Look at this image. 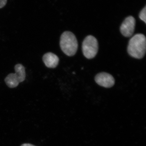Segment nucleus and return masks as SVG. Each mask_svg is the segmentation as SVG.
Segmentation results:
<instances>
[{"instance_id": "f257e3e1", "label": "nucleus", "mask_w": 146, "mask_h": 146, "mask_svg": "<svg viewBox=\"0 0 146 146\" xmlns=\"http://www.w3.org/2000/svg\"><path fill=\"white\" fill-rule=\"evenodd\" d=\"M146 49V37L144 35H135L129 40L127 52L131 57L137 59L143 58L145 54Z\"/></svg>"}, {"instance_id": "f03ea898", "label": "nucleus", "mask_w": 146, "mask_h": 146, "mask_svg": "<svg viewBox=\"0 0 146 146\" xmlns=\"http://www.w3.org/2000/svg\"><path fill=\"white\" fill-rule=\"evenodd\" d=\"M60 48L66 55L73 56L76 54L78 48L76 37L72 33L65 31L60 37Z\"/></svg>"}, {"instance_id": "7ed1b4c3", "label": "nucleus", "mask_w": 146, "mask_h": 146, "mask_svg": "<svg viewBox=\"0 0 146 146\" xmlns=\"http://www.w3.org/2000/svg\"><path fill=\"white\" fill-rule=\"evenodd\" d=\"M16 73L9 74L5 78L6 84L10 88H15L19 83L23 82L26 78L25 69L23 65L18 64L14 67Z\"/></svg>"}, {"instance_id": "20e7f679", "label": "nucleus", "mask_w": 146, "mask_h": 146, "mask_svg": "<svg viewBox=\"0 0 146 146\" xmlns=\"http://www.w3.org/2000/svg\"><path fill=\"white\" fill-rule=\"evenodd\" d=\"M82 50L84 55L88 59L95 57L98 50V43L96 37L92 35L86 36L82 42Z\"/></svg>"}, {"instance_id": "39448f33", "label": "nucleus", "mask_w": 146, "mask_h": 146, "mask_svg": "<svg viewBox=\"0 0 146 146\" xmlns=\"http://www.w3.org/2000/svg\"><path fill=\"white\" fill-rule=\"evenodd\" d=\"M136 21L135 18L129 16L125 18L120 27L121 34L125 37H130L133 35L135 29Z\"/></svg>"}, {"instance_id": "423d86ee", "label": "nucleus", "mask_w": 146, "mask_h": 146, "mask_svg": "<svg viewBox=\"0 0 146 146\" xmlns=\"http://www.w3.org/2000/svg\"><path fill=\"white\" fill-rule=\"evenodd\" d=\"M95 81L100 86L105 88H110L115 83L114 77L110 74L106 72L98 74L95 77Z\"/></svg>"}, {"instance_id": "0eeeda50", "label": "nucleus", "mask_w": 146, "mask_h": 146, "mask_svg": "<svg viewBox=\"0 0 146 146\" xmlns=\"http://www.w3.org/2000/svg\"><path fill=\"white\" fill-rule=\"evenodd\" d=\"M42 60L45 65L48 68H54L59 63V58L54 54L48 52L44 55Z\"/></svg>"}, {"instance_id": "6e6552de", "label": "nucleus", "mask_w": 146, "mask_h": 146, "mask_svg": "<svg viewBox=\"0 0 146 146\" xmlns=\"http://www.w3.org/2000/svg\"><path fill=\"white\" fill-rule=\"evenodd\" d=\"M139 18L142 21L146 23V6L141 11L139 14Z\"/></svg>"}, {"instance_id": "1a4fd4ad", "label": "nucleus", "mask_w": 146, "mask_h": 146, "mask_svg": "<svg viewBox=\"0 0 146 146\" xmlns=\"http://www.w3.org/2000/svg\"><path fill=\"white\" fill-rule=\"evenodd\" d=\"M7 0H0V8H3L6 4Z\"/></svg>"}, {"instance_id": "9d476101", "label": "nucleus", "mask_w": 146, "mask_h": 146, "mask_svg": "<svg viewBox=\"0 0 146 146\" xmlns=\"http://www.w3.org/2000/svg\"><path fill=\"white\" fill-rule=\"evenodd\" d=\"M21 146H35L34 145H32V144H29V143H25L23 144V145H21Z\"/></svg>"}]
</instances>
